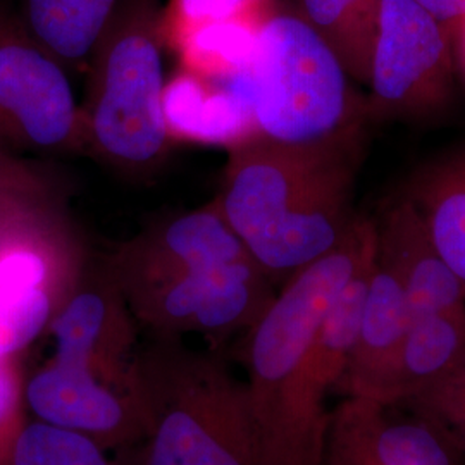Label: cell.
Segmentation results:
<instances>
[{"label": "cell", "instance_id": "6da1fadb", "mask_svg": "<svg viewBox=\"0 0 465 465\" xmlns=\"http://www.w3.org/2000/svg\"><path fill=\"white\" fill-rule=\"evenodd\" d=\"M376 250V221L357 217L347 238L282 284L247 331L245 382L257 465H326L332 382L309 349L359 266Z\"/></svg>", "mask_w": 465, "mask_h": 465}, {"label": "cell", "instance_id": "7a4b0ae2", "mask_svg": "<svg viewBox=\"0 0 465 465\" xmlns=\"http://www.w3.org/2000/svg\"><path fill=\"white\" fill-rule=\"evenodd\" d=\"M361 161L362 134L316 145L257 136L230 150L217 203L274 286L347 238Z\"/></svg>", "mask_w": 465, "mask_h": 465}, {"label": "cell", "instance_id": "3957f363", "mask_svg": "<svg viewBox=\"0 0 465 465\" xmlns=\"http://www.w3.org/2000/svg\"><path fill=\"white\" fill-rule=\"evenodd\" d=\"M143 465H257L245 382L214 350L155 338L134 353Z\"/></svg>", "mask_w": 465, "mask_h": 465}, {"label": "cell", "instance_id": "277c9868", "mask_svg": "<svg viewBox=\"0 0 465 465\" xmlns=\"http://www.w3.org/2000/svg\"><path fill=\"white\" fill-rule=\"evenodd\" d=\"M163 7L121 0L88 55L86 152L128 180H147L176 143L164 116Z\"/></svg>", "mask_w": 465, "mask_h": 465}, {"label": "cell", "instance_id": "5b68a950", "mask_svg": "<svg viewBox=\"0 0 465 465\" xmlns=\"http://www.w3.org/2000/svg\"><path fill=\"white\" fill-rule=\"evenodd\" d=\"M249 74L255 124L267 140L316 145L364 134L366 95L299 13L274 11L261 25Z\"/></svg>", "mask_w": 465, "mask_h": 465}, {"label": "cell", "instance_id": "8992f818", "mask_svg": "<svg viewBox=\"0 0 465 465\" xmlns=\"http://www.w3.org/2000/svg\"><path fill=\"white\" fill-rule=\"evenodd\" d=\"M0 143L45 153L86 152L82 105L69 71L2 4Z\"/></svg>", "mask_w": 465, "mask_h": 465}, {"label": "cell", "instance_id": "52a82bcc", "mask_svg": "<svg viewBox=\"0 0 465 465\" xmlns=\"http://www.w3.org/2000/svg\"><path fill=\"white\" fill-rule=\"evenodd\" d=\"M369 121L436 114L451 97V35L414 0H381L367 84Z\"/></svg>", "mask_w": 465, "mask_h": 465}, {"label": "cell", "instance_id": "ba28073f", "mask_svg": "<svg viewBox=\"0 0 465 465\" xmlns=\"http://www.w3.org/2000/svg\"><path fill=\"white\" fill-rule=\"evenodd\" d=\"M276 295L252 259L186 274L128 302L136 324L155 338L203 334L214 340L249 331Z\"/></svg>", "mask_w": 465, "mask_h": 465}, {"label": "cell", "instance_id": "9c48e42d", "mask_svg": "<svg viewBox=\"0 0 465 465\" xmlns=\"http://www.w3.org/2000/svg\"><path fill=\"white\" fill-rule=\"evenodd\" d=\"M136 321L104 259L86 257L73 290L50 321V362L132 393Z\"/></svg>", "mask_w": 465, "mask_h": 465}, {"label": "cell", "instance_id": "30bf717a", "mask_svg": "<svg viewBox=\"0 0 465 465\" xmlns=\"http://www.w3.org/2000/svg\"><path fill=\"white\" fill-rule=\"evenodd\" d=\"M252 257L217 200L164 217L104 257L126 302L202 269Z\"/></svg>", "mask_w": 465, "mask_h": 465}, {"label": "cell", "instance_id": "8fae6325", "mask_svg": "<svg viewBox=\"0 0 465 465\" xmlns=\"http://www.w3.org/2000/svg\"><path fill=\"white\" fill-rule=\"evenodd\" d=\"M409 328L405 290L395 272L376 257L361 330L340 382L347 397L399 405L403 399V350Z\"/></svg>", "mask_w": 465, "mask_h": 465}, {"label": "cell", "instance_id": "7c38bea8", "mask_svg": "<svg viewBox=\"0 0 465 465\" xmlns=\"http://www.w3.org/2000/svg\"><path fill=\"white\" fill-rule=\"evenodd\" d=\"M25 399L38 420L84 432L104 449L142 438L132 393L50 361L26 381Z\"/></svg>", "mask_w": 465, "mask_h": 465}, {"label": "cell", "instance_id": "4fadbf2b", "mask_svg": "<svg viewBox=\"0 0 465 465\" xmlns=\"http://www.w3.org/2000/svg\"><path fill=\"white\" fill-rule=\"evenodd\" d=\"M376 257L399 278L411 321L465 311V282L436 249L414 205L400 197L376 221Z\"/></svg>", "mask_w": 465, "mask_h": 465}, {"label": "cell", "instance_id": "5bb4252c", "mask_svg": "<svg viewBox=\"0 0 465 465\" xmlns=\"http://www.w3.org/2000/svg\"><path fill=\"white\" fill-rule=\"evenodd\" d=\"M164 116L176 143L232 150L261 136L252 109L249 69L214 80L180 67L166 82Z\"/></svg>", "mask_w": 465, "mask_h": 465}, {"label": "cell", "instance_id": "9a60e30c", "mask_svg": "<svg viewBox=\"0 0 465 465\" xmlns=\"http://www.w3.org/2000/svg\"><path fill=\"white\" fill-rule=\"evenodd\" d=\"M441 257L465 282V143L441 152L405 188Z\"/></svg>", "mask_w": 465, "mask_h": 465}, {"label": "cell", "instance_id": "2e32d148", "mask_svg": "<svg viewBox=\"0 0 465 465\" xmlns=\"http://www.w3.org/2000/svg\"><path fill=\"white\" fill-rule=\"evenodd\" d=\"M121 0H19L17 16L67 71L88 61Z\"/></svg>", "mask_w": 465, "mask_h": 465}, {"label": "cell", "instance_id": "e0dca14e", "mask_svg": "<svg viewBox=\"0 0 465 465\" xmlns=\"http://www.w3.org/2000/svg\"><path fill=\"white\" fill-rule=\"evenodd\" d=\"M381 0H300V16L331 47L350 78L369 84Z\"/></svg>", "mask_w": 465, "mask_h": 465}, {"label": "cell", "instance_id": "ac0fdd59", "mask_svg": "<svg viewBox=\"0 0 465 465\" xmlns=\"http://www.w3.org/2000/svg\"><path fill=\"white\" fill-rule=\"evenodd\" d=\"M464 355L465 311L411 321L403 350V399L400 403L441 380Z\"/></svg>", "mask_w": 465, "mask_h": 465}, {"label": "cell", "instance_id": "d6986e66", "mask_svg": "<svg viewBox=\"0 0 465 465\" xmlns=\"http://www.w3.org/2000/svg\"><path fill=\"white\" fill-rule=\"evenodd\" d=\"M374 440L384 465H464V455L430 420L393 416L388 405H374Z\"/></svg>", "mask_w": 465, "mask_h": 465}, {"label": "cell", "instance_id": "ffe728a7", "mask_svg": "<svg viewBox=\"0 0 465 465\" xmlns=\"http://www.w3.org/2000/svg\"><path fill=\"white\" fill-rule=\"evenodd\" d=\"M374 405L347 397L332 411L326 465H384L374 440Z\"/></svg>", "mask_w": 465, "mask_h": 465}, {"label": "cell", "instance_id": "44dd1931", "mask_svg": "<svg viewBox=\"0 0 465 465\" xmlns=\"http://www.w3.org/2000/svg\"><path fill=\"white\" fill-rule=\"evenodd\" d=\"M274 11V0H169L161 21L164 45L202 25H262Z\"/></svg>", "mask_w": 465, "mask_h": 465}, {"label": "cell", "instance_id": "7402d4cb", "mask_svg": "<svg viewBox=\"0 0 465 465\" xmlns=\"http://www.w3.org/2000/svg\"><path fill=\"white\" fill-rule=\"evenodd\" d=\"M400 405L445 432L465 459V355L449 374Z\"/></svg>", "mask_w": 465, "mask_h": 465}, {"label": "cell", "instance_id": "603a6c76", "mask_svg": "<svg viewBox=\"0 0 465 465\" xmlns=\"http://www.w3.org/2000/svg\"><path fill=\"white\" fill-rule=\"evenodd\" d=\"M64 217L49 193L0 192V247L19 236L47 228Z\"/></svg>", "mask_w": 465, "mask_h": 465}, {"label": "cell", "instance_id": "cb8c5ba5", "mask_svg": "<svg viewBox=\"0 0 465 465\" xmlns=\"http://www.w3.org/2000/svg\"><path fill=\"white\" fill-rule=\"evenodd\" d=\"M25 384L19 357L0 359V465H11L17 436L26 426Z\"/></svg>", "mask_w": 465, "mask_h": 465}, {"label": "cell", "instance_id": "d4e9b609", "mask_svg": "<svg viewBox=\"0 0 465 465\" xmlns=\"http://www.w3.org/2000/svg\"><path fill=\"white\" fill-rule=\"evenodd\" d=\"M0 192H32L54 195V188L44 173L21 163L0 143Z\"/></svg>", "mask_w": 465, "mask_h": 465}, {"label": "cell", "instance_id": "484cf974", "mask_svg": "<svg viewBox=\"0 0 465 465\" xmlns=\"http://www.w3.org/2000/svg\"><path fill=\"white\" fill-rule=\"evenodd\" d=\"M428 15H431L441 26L459 32L465 21V0H414Z\"/></svg>", "mask_w": 465, "mask_h": 465}, {"label": "cell", "instance_id": "4316f807", "mask_svg": "<svg viewBox=\"0 0 465 465\" xmlns=\"http://www.w3.org/2000/svg\"><path fill=\"white\" fill-rule=\"evenodd\" d=\"M459 57H460V66L464 69L465 73V21L462 26L459 28Z\"/></svg>", "mask_w": 465, "mask_h": 465}]
</instances>
